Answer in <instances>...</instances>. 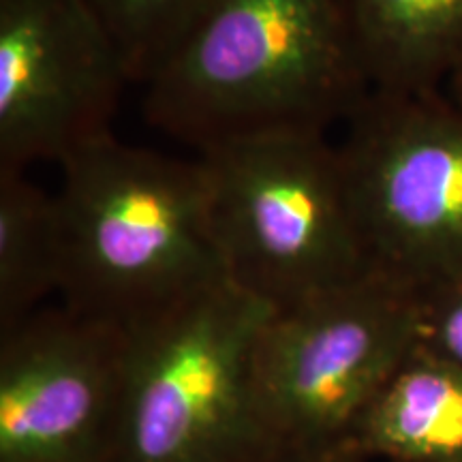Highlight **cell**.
Returning <instances> with one entry per match:
<instances>
[{
  "label": "cell",
  "instance_id": "ba28073f",
  "mask_svg": "<svg viewBox=\"0 0 462 462\" xmlns=\"http://www.w3.org/2000/svg\"><path fill=\"white\" fill-rule=\"evenodd\" d=\"M126 328L67 304L0 332V462H106Z\"/></svg>",
  "mask_w": 462,
  "mask_h": 462
},
{
  "label": "cell",
  "instance_id": "4fadbf2b",
  "mask_svg": "<svg viewBox=\"0 0 462 462\" xmlns=\"http://www.w3.org/2000/svg\"><path fill=\"white\" fill-rule=\"evenodd\" d=\"M418 345L462 368V281L420 293Z\"/></svg>",
  "mask_w": 462,
  "mask_h": 462
},
{
  "label": "cell",
  "instance_id": "8fae6325",
  "mask_svg": "<svg viewBox=\"0 0 462 462\" xmlns=\"http://www.w3.org/2000/svg\"><path fill=\"white\" fill-rule=\"evenodd\" d=\"M62 231L56 195L26 171L0 170V332L60 293Z\"/></svg>",
  "mask_w": 462,
  "mask_h": 462
},
{
  "label": "cell",
  "instance_id": "7a4b0ae2",
  "mask_svg": "<svg viewBox=\"0 0 462 462\" xmlns=\"http://www.w3.org/2000/svg\"><path fill=\"white\" fill-rule=\"evenodd\" d=\"M62 304L129 328L229 281L204 161L114 133L60 163Z\"/></svg>",
  "mask_w": 462,
  "mask_h": 462
},
{
  "label": "cell",
  "instance_id": "30bf717a",
  "mask_svg": "<svg viewBox=\"0 0 462 462\" xmlns=\"http://www.w3.org/2000/svg\"><path fill=\"white\" fill-rule=\"evenodd\" d=\"M373 90H443L462 62V0H346Z\"/></svg>",
  "mask_w": 462,
  "mask_h": 462
},
{
  "label": "cell",
  "instance_id": "9c48e42d",
  "mask_svg": "<svg viewBox=\"0 0 462 462\" xmlns=\"http://www.w3.org/2000/svg\"><path fill=\"white\" fill-rule=\"evenodd\" d=\"M360 462H462V368L418 345L357 421Z\"/></svg>",
  "mask_w": 462,
  "mask_h": 462
},
{
  "label": "cell",
  "instance_id": "9a60e30c",
  "mask_svg": "<svg viewBox=\"0 0 462 462\" xmlns=\"http://www.w3.org/2000/svg\"><path fill=\"white\" fill-rule=\"evenodd\" d=\"M263 462H360L356 458H346V456H338V458H300V456H287V454H276V456H270L268 460Z\"/></svg>",
  "mask_w": 462,
  "mask_h": 462
},
{
  "label": "cell",
  "instance_id": "5bb4252c",
  "mask_svg": "<svg viewBox=\"0 0 462 462\" xmlns=\"http://www.w3.org/2000/svg\"><path fill=\"white\" fill-rule=\"evenodd\" d=\"M443 90H446V95L456 103V106L462 107V62L452 73V78L448 79V84L443 86Z\"/></svg>",
  "mask_w": 462,
  "mask_h": 462
},
{
  "label": "cell",
  "instance_id": "8992f818",
  "mask_svg": "<svg viewBox=\"0 0 462 462\" xmlns=\"http://www.w3.org/2000/svg\"><path fill=\"white\" fill-rule=\"evenodd\" d=\"M337 143L371 273L418 293L462 281V107L373 90Z\"/></svg>",
  "mask_w": 462,
  "mask_h": 462
},
{
  "label": "cell",
  "instance_id": "5b68a950",
  "mask_svg": "<svg viewBox=\"0 0 462 462\" xmlns=\"http://www.w3.org/2000/svg\"><path fill=\"white\" fill-rule=\"evenodd\" d=\"M418 338L420 293L377 273L274 309L251 360L253 401L273 452L346 456L362 413Z\"/></svg>",
  "mask_w": 462,
  "mask_h": 462
},
{
  "label": "cell",
  "instance_id": "7c38bea8",
  "mask_svg": "<svg viewBox=\"0 0 462 462\" xmlns=\"http://www.w3.org/2000/svg\"><path fill=\"white\" fill-rule=\"evenodd\" d=\"M123 56L131 84H146L212 0H88Z\"/></svg>",
  "mask_w": 462,
  "mask_h": 462
},
{
  "label": "cell",
  "instance_id": "277c9868",
  "mask_svg": "<svg viewBox=\"0 0 462 462\" xmlns=\"http://www.w3.org/2000/svg\"><path fill=\"white\" fill-rule=\"evenodd\" d=\"M198 157L227 279L285 309L371 273L337 143L326 133H270Z\"/></svg>",
  "mask_w": 462,
  "mask_h": 462
},
{
  "label": "cell",
  "instance_id": "3957f363",
  "mask_svg": "<svg viewBox=\"0 0 462 462\" xmlns=\"http://www.w3.org/2000/svg\"><path fill=\"white\" fill-rule=\"evenodd\" d=\"M274 306L231 281L126 328L106 462H263L251 360Z\"/></svg>",
  "mask_w": 462,
  "mask_h": 462
},
{
  "label": "cell",
  "instance_id": "6da1fadb",
  "mask_svg": "<svg viewBox=\"0 0 462 462\" xmlns=\"http://www.w3.org/2000/svg\"><path fill=\"white\" fill-rule=\"evenodd\" d=\"M373 92L346 0H212L143 84V116L198 148L326 133Z\"/></svg>",
  "mask_w": 462,
  "mask_h": 462
},
{
  "label": "cell",
  "instance_id": "52a82bcc",
  "mask_svg": "<svg viewBox=\"0 0 462 462\" xmlns=\"http://www.w3.org/2000/svg\"><path fill=\"white\" fill-rule=\"evenodd\" d=\"M126 84L88 0H0V170L60 163L109 135Z\"/></svg>",
  "mask_w": 462,
  "mask_h": 462
}]
</instances>
